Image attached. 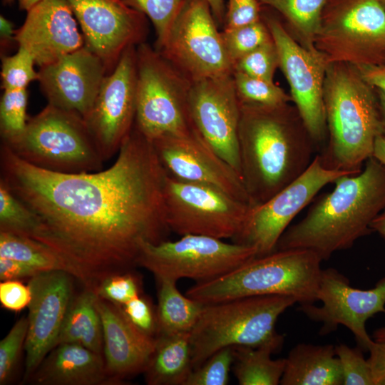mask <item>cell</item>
I'll list each match as a JSON object with an SVG mask.
<instances>
[{"instance_id": "6da1fadb", "label": "cell", "mask_w": 385, "mask_h": 385, "mask_svg": "<svg viewBox=\"0 0 385 385\" xmlns=\"http://www.w3.org/2000/svg\"><path fill=\"white\" fill-rule=\"evenodd\" d=\"M0 180L34 213L32 238L51 248L74 278L96 289L138 265L143 245L166 240V172L135 126L114 163L68 174L34 166L0 148Z\"/></svg>"}, {"instance_id": "7a4b0ae2", "label": "cell", "mask_w": 385, "mask_h": 385, "mask_svg": "<svg viewBox=\"0 0 385 385\" xmlns=\"http://www.w3.org/2000/svg\"><path fill=\"white\" fill-rule=\"evenodd\" d=\"M240 175L250 206L264 203L309 167L314 141L288 105H240Z\"/></svg>"}, {"instance_id": "3957f363", "label": "cell", "mask_w": 385, "mask_h": 385, "mask_svg": "<svg viewBox=\"0 0 385 385\" xmlns=\"http://www.w3.org/2000/svg\"><path fill=\"white\" fill-rule=\"evenodd\" d=\"M364 164L359 173L337 179L334 189L284 231L275 250H309L325 260L372 232L371 223L385 209V165L373 156Z\"/></svg>"}, {"instance_id": "277c9868", "label": "cell", "mask_w": 385, "mask_h": 385, "mask_svg": "<svg viewBox=\"0 0 385 385\" xmlns=\"http://www.w3.org/2000/svg\"><path fill=\"white\" fill-rule=\"evenodd\" d=\"M358 68L329 63L324 103L329 143L320 155L324 167L359 173L372 156L375 140L384 135L378 96Z\"/></svg>"}, {"instance_id": "5b68a950", "label": "cell", "mask_w": 385, "mask_h": 385, "mask_svg": "<svg viewBox=\"0 0 385 385\" xmlns=\"http://www.w3.org/2000/svg\"><path fill=\"white\" fill-rule=\"evenodd\" d=\"M322 260L305 249L275 250L231 272L189 288L186 295L202 304L260 295H286L299 305L314 304Z\"/></svg>"}, {"instance_id": "8992f818", "label": "cell", "mask_w": 385, "mask_h": 385, "mask_svg": "<svg viewBox=\"0 0 385 385\" xmlns=\"http://www.w3.org/2000/svg\"><path fill=\"white\" fill-rule=\"evenodd\" d=\"M295 303L292 297L274 294L204 304L190 332L193 369L225 347L272 346L279 351L284 337L276 322Z\"/></svg>"}, {"instance_id": "52a82bcc", "label": "cell", "mask_w": 385, "mask_h": 385, "mask_svg": "<svg viewBox=\"0 0 385 385\" xmlns=\"http://www.w3.org/2000/svg\"><path fill=\"white\" fill-rule=\"evenodd\" d=\"M14 155L46 170L68 174L103 170L104 160L78 113L47 106L19 136L1 141Z\"/></svg>"}, {"instance_id": "ba28073f", "label": "cell", "mask_w": 385, "mask_h": 385, "mask_svg": "<svg viewBox=\"0 0 385 385\" xmlns=\"http://www.w3.org/2000/svg\"><path fill=\"white\" fill-rule=\"evenodd\" d=\"M135 128L153 141L165 135H186L194 130L188 109L191 81L157 49L136 46Z\"/></svg>"}, {"instance_id": "9c48e42d", "label": "cell", "mask_w": 385, "mask_h": 385, "mask_svg": "<svg viewBox=\"0 0 385 385\" xmlns=\"http://www.w3.org/2000/svg\"><path fill=\"white\" fill-rule=\"evenodd\" d=\"M315 48L329 63H385V8L379 0H327Z\"/></svg>"}, {"instance_id": "30bf717a", "label": "cell", "mask_w": 385, "mask_h": 385, "mask_svg": "<svg viewBox=\"0 0 385 385\" xmlns=\"http://www.w3.org/2000/svg\"><path fill=\"white\" fill-rule=\"evenodd\" d=\"M255 247L202 235L143 245L138 265L156 279L188 278L203 282L221 277L257 257Z\"/></svg>"}, {"instance_id": "8fae6325", "label": "cell", "mask_w": 385, "mask_h": 385, "mask_svg": "<svg viewBox=\"0 0 385 385\" xmlns=\"http://www.w3.org/2000/svg\"><path fill=\"white\" fill-rule=\"evenodd\" d=\"M163 196L168 227L180 236L233 240L251 207L215 188L181 181L167 174Z\"/></svg>"}, {"instance_id": "7c38bea8", "label": "cell", "mask_w": 385, "mask_h": 385, "mask_svg": "<svg viewBox=\"0 0 385 385\" xmlns=\"http://www.w3.org/2000/svg\"><path fill=\"white\" fill-rule=\"evenodd\" d=\"M157 50L191 82L233 71L207 0H188Z\"/></svg>"}, {"instance_id": "4fadbf2b", "label": "cell", "mask_w": 385, "mask_h": 385, "mask_svg": "<svg viewBox=\"0 0 385 385\" xmlns=\"http://www.w3.org/2000/svg\"><path fill=\"white\" fill-rule=\"evenodd\" d=\"M356 173L328 169L322 164L320 155H315L297 178L264 203L250 207L233 242L255 247L257 256L271 253L290 222L321 189L341 176Z\"/></svg>"}, {"instance_id": "5bb4252c", "label": "cell", "mask_w": 385, "mask_h": 385, "mask_svg": "<svg viewBox=\"0 0 385 385\" xmlns=\"http://www.w3.org/2000/svg\"><path fill=\"white\" fill-rule=\"evenodd\" d=\"M276 46L279 67L291 91L292 101L314 143L322 142L327 128L324 103V83L329 63L317 49L299 44L275 16L261 11Z\"/></svg>"}, {"instance_id": "9a60e30c", "label": "cell", "mask_w": 385, "mask_h": 385, "mask_svg": "<svg viewBox=\"0 0 385 385\" xmlns=\"http://www.w3.org/2000/svg\"><path fill=\"white\" fill-rule=\"evenodd\" d=\"M137 103L136 46L128 48L105 77L95 102L84 118L103 160L118 153L133 130Z\"/></svg>"}, {"instance_id": "2e32d148", "label": "cell", "mask_w": 385, "mask_h": 385, "mask_svg": "<svg viewBox=\"0 0 385 385\" xmlns=\"http://www.w3.org/2000/svg\"><path fill=\"white\" fill-rule=\"evenodd\" d=\"M317 301L299 305V309L310 319L322 324L320 334L346 327L354 336L358 345L368 351L374 339L366 329V321L377 313L385 314V277L370 289L351 286L349 279L338 270L329 267L322 270Z\"/></svg>"}, {"instance_id": "e0dca14e", "label": "cell", "mask_w": 385, "mask_h": 385, "mask_svg": "<svg viewBox=\"0 0 385 385\" xmlns=\"http://www.w3.org/2000/svg\"><path fill=\"white\" fill-rule=\"evenodd\" d=\"M240 108L232 73L191 82L188 109L194 129L241 177Z\"/></svg>"}, {"instance_id": "ac0fdd59", "label": "cell", "mask_w": 385, "mask_h": 385, "mask_svg": "<svg viewBox=\"0 0 385 385\" xmlns=\"http://www.w3.org/2000/svg\"><path fill=\"white\" fill-rule=\"evenodd\" d=\"M83 32L85 46L103 62L108 74L128 48L144 43L146 16L123 0H67Z\"/></svg>"}, {"instance_id": "d6986e66", "label": "cell", "mask_w": 385, "mask_h": 385, "mask_svg": "<svg viewBox=\"0 0 385 385\" xmlns=\"http://www.w3.org/2000/svg\"><path fill=\"white\" fill-rule=\"evenodd\" d=\"M166 174L181 181L219 189L250 205L240 175L194 130L151 141Z\"/></svg>"}, {"instance_id": "ffe728a7", "label": "cell", "mask_w": 385, "mask_h": 385, "mask_svg": "<svg viewBox=\"0 0 385 385\" xmlns=\"http://www.w3.org/2000/svg\"><path fill=\"white\" fill-rule=\"evenodd\" d=\"M73 278L64 271L41 272L30 278L28 285L31 299L28 306L29 327L24 345V382L56 346L73 297Z\"/></svg>"}, {"instance_id": "44dd1931", "label": "cell", "mask_w": 385, "mask_h": 385, "mask_svg": "<svg viewBox=\"0 0 385 385\" xmlns=\"http://www.w3.org/2000/svg\"><path fill=\"white\" fill-rule=\"evenodd\" d=\"M38 73V81L48 104L78 113L83 118L108 75L101 59L86 46L39 67Z\"/></svg>"}, {"instance_id": "7402d4cb", "label": "cell", "mask_w": 385, "mask_h": 385, "mask_svg": "<svg viewBox=\"0 0 385 385\" xmlns=\"http://www.w3.org/2000/svg\"><path fill=\"white\" fill-rule=\"evenodd\" d=\"M15 32L19 47L28 50L39 67L51 64L85 46L67 0H40L27 11Z\"/></svg>"}, {"instance_id": "603a6c76", "label": "cell", "mask_w": 385, "mask_h": 385, "mask_svg": "<svg viewBox=\"0 0 385 385\" xmlns=\"http://www.w3.org/2000/svg\"><path fill=\"white\" fill-rule=\"evenodd\" d=\"M96 305L103 328V354L110 378L117 384L143 372L154 350L155 337L135 327L120 304L98 297Z\"/></svg>"}, {"instance_id": "cb8c5ba5", "label": "cell", "mask_w": 385, "mask_h": 385, "mask_svg": "<svg viewBox=\"0 0 385 385\" xmlns=\"http://www.w3.org/2000/svg\"><path fill=\"white\" fill-rule=\"evenodd\" d=\"M40 385H102L114 384L103 355L82 345H56L29 380Z\"/></svg>"}, {"instance_id": "d4e9b609", "label": "cell", "mask_w": 385, "mask_h": 385, "mask_svg": "<svg viewBox=\"0 0 385 385\" xmlns=\"http://www.w3.org/2000/svg\"><path fill=\"white\" fill-rule=\"evenodd\" d=\"M285 360L282 385H343L340 364L332 344L299 343Z\"/></svg>"}, {"instance_id": "484cf974", "label": "cell", "mask_w": 385, "mask_h": 385, "mask_svg": "<svg viewBox=\"0 0 385 385\" xmlns=\"http://www.w3.org/2000/svg\"><path fill=\"white\" fill-rule=\"evenodd\" d=\"M193 369L190 332L158 334L143 373L149 385H185Z\"/></svg>"}, {"instance_id": "4316f807", "label": "cell", "mask_w": 385, "mask_h": 385, "mask_svg": "<svg viewBox=\"0 0 385 385\" xmlns=\"http://www.w3.org/2000/svg\"><path fill=\"white\" fill-rule=\"evenodd\" d=\"M98 297L94 289L86 287L73 297L56 346L74 343L103 354V328L96 305Z\"/></svg>"}, {"instance_id": "83f0119b", "label": "cell", "mask_w": 385, "mask_h": 385, "mask_svg": "<svg viewBox=\"0 0 385 385\" xmlns=\"http://www.w3.org/2000/svg\"><path fill=\"white\" fill-rule=\"evenodd\" d=\"M157 281L158 334L190 332L199 319L204 304L183 295L175 280L158 279Z\"/></svg>"}, {"instance_id": "f1b7e54d", "label": "cell", "mask_w": 385, "mask_h": 385, "mask_svg": "<svg viewBox=\"0 0 385 385\" xmlns=\"http://www.w3.org/2000/svg\"><path fill=\"white\" fill-rule=\"evenodd\" d=\"M233 373L240 385L280 384L286 360L273 359L278 351L272 346H233Z\"/></svg>"}, {"instance_id": "f546056e", "label": "cell", "mask_w": 385, "mask_h": 385, "mask_svg": "<svg viewBox=\"0 0 385 385\" xmlns=\"http://www.w3.org/2000/svg\"><path fill=\"white\" fill-rule=\"evenodd\" d=\"M285 19L292 36L305 48L316 50L322 14L327 0H257Z\"/></svg>"}, {"instance_id": "4dcf8cb0", "label": "cell", "mask_w": 385, "mask_h": 385, "mask_svg": "<svg viewBox=\"0 0 385 385\" xmlns=\"http://www.w3.org/2000/svg\"><path fill=\"white\" fill-rule=\"evenodd\" d=\"M0 257L22 262L40 272L64 271L72 275L51 248L29 237L0 232Z\"/></svg>"}, {"instance_id": "1f68e13d", "label": "cell", "mask_w": 385, "mask_h": 385, "mask_svg": "<svg viewBox=\"0 0 385 385\" xmlns=\"http://www.w3.org/2000/svg\"><path fill=\"white\" fill-rule=\"evenodd\" d=\"M232 77L240 105L279 107L292 101L274 82L233 71Z\"/></svg>"}, {"instance_id": "d6a6232c", "label": "cell", "mask_w": 385, "mask_h": 385, "mask_svg": "<svg viewBox=\"0 0 385 385\" xmlns=\"http://www.w3.org/2000/svg\"><path fill=\"white\" fill-rule=\"evenodd\" d=\"M36 225L31 210L0 180V232L32 238Z\"/></svg>"}, {"instance_id": "836d02e7", "label": "cell", "mask_w": 385, "mask_h": 385, "mask_svg": "<svg viewBox=\"0 0 385 385\" xmlns=\"http://www.w3.org/2000/svg\"><path fill=\"white\" fill-rule=\"evenodd\" d=\"M188 0H123L152 21L156 34V49L164 43L170 29Z\"/></svg>"}, {"instance_id": "e575fe53", "label": "cell", "mask_w": 385, "mask_h": 385, "mask_svg": "<svg viewBox=\"0 0 385 385\" xmlns=\"http://www.w3.org/2000/svg\"><path fill=\"white\" fill-rule=\"evenodd\" d=\"M221 36L232 66L237 60L272 40L270 31L262 18L239 27L224 29Z\"/></svg>"}, {"instance_id": "d590c367", "label": "cell", "mask_w": 385, "mask_h": 385, "mask_svg": "<svg viewBox=\"0 0 385 385\" xmlns=\"http://www.w3.org/2000/svg\"><path fill=\"white\" fill-rule=\"evenodd\" d=\"M26 89L4 90L0 101V133L1 141L13 139L24 130L29 118Z\"/></svg>"}, {"instance_id": "8d00e7d4", "label": "cell", "mask_w": 385, "mask_h": 385, "mask_svg": "<svg viewBox=\"0 0 385 385\" xmlns=\"http://www.w3.org/2000/svg\"><path fill=\"white\" fill-rule=\"evenodd\" d=\"M35 64L32 54L22 47H19L12 56H4L1 71L3 90L26 89L31 82L38 81V73L34 69Z\"/></svg>"}, {"instance_id": "74e56055", "label": "cell", "mask_w": 385, "mask_h": 385, "mask_svg": "<svg viewBox=\"0 0 385 385\" xmlns=\"http://www.w3.org/2000/svg\"><path fill=\"white\" fill-rule=\"evenodd\" d=\"M233 361V347L223 348L192 369L185 385H226Z\"/></svg>"}, {"instance_id": "f35d334b", "label": "cell", "mask_w": 385, "mask_h": 385, "mask_svg": "<svg viewBox=\"0 0 385 385\" xmlns=\"http://www.w3.org/2000/svg\"><path fill=\"white\" fill-rule=\"evenodd\" d=\"M277 67L279 56L272 38V40L237 60L233 64V71L274 82V75Z\"/></svg>"}, {"instance_id": "ab89813d", "label": "cell", "mask_w": 385, "mask_h": 385, "mask_svg": "<svg viewBox=\"0 0 385 385\" xmlns=\"http://www.w3.org/2000/svg\"><path fill=\"white\" fill-rule=\"evenodd\" d=\"M343 376V385H374L369 361L359 346L339 343L334 346Z\"/></svg>"}, {"instance_id": "60d3db41", "label": "cell", "mask_w": 385, "mask_h": 385, "mask_svg": "<svg viewBox=\"0 0 385 385\" xmlns=\"http://www.w3.org/2000/svg\"><path fill=\"white\" fill-rule=\"evenodd\" d=\"M29 327L27 317H22L0 342V384L11 378L21 350L24 348Z\"/></svg>"}, {"instance_id": "b9f144b4", "label": "cell", "mask_w": 385, "mask_h": 385, "mask_svg": "<svg viewBox=\"0 0 385 385\" xmlns=\"http://www.w3.org/2000/svg\"><path fill=\"white\" fill-rule=\"evenodd\" d=\"M95 291L98 297L120 305L140 294L139 279L130 271L106 278Z\"/></svg>"}, {"instance_id": "7bdbcfd3", "label": "cell", "mask_w": 385, "mask_h": 385, "mask_svg": "<svg viewBox=\"0 0 385 385\" xmlns=\"http://www.w3.org/2000/svg\"><path fill=\"white\" fill-rule=\"evenodd\" d=\"M120 306L135 327L145 334L156 337L158 334L156 311L145 297L140 294Z\"/></svg>"}, {"instance_id": "ee69618b", "label": "cell", "mask_w": 385, "mask_h": 385, "mask_svg": "<svg viewBox=\"0 0 385 385\" xmlns=\"http://www.w3.org/2000/svg\"><path fill=\"white\" fill-rule=\"evenodd\" d=\"M260 4L257 0H228L224 29L249 24L261 19Z\"/></svg>"}, {"instance_id": "f6af8a7d", "label": "cell", "mask_w": 385, "mask_h": 385, "mask_svg": "<svg viewBox=\"0 0 385 385\" xmlns=\"http://www.w3.org/2000/svg\"><path fill=\"white\" fill-rule=\"evenodd\" d=\"M31 299L29 285L19 280H5L0 283V302L4 308L19 312L28 307Z\"/></svg>"}, {"instance_id": "bcb514c9", "label": "cell", "mask_w": 385, "mask_h": 385, "mask_svg": "<svg viewBox=\"0 0 385 385\" xmlns=\"http://www.w3.org/2000/svg\"><path fill=\"white\" fill-rule=\"evenodd\" d=\"M40 272H41L22 262L0 257L1 281L19 280L25 277L31 278Z\"/></svg>"}, {"instance_id": "7dc6e473", "label": "cell", "mask_w": 385, "mask_h": 385, "mask_svg": "<svg viewBox=\"0 0 385 385\" xmlns=\"http://www.w3.org/2000/svg\"><path fill=\"white\" fill-rule=\"evenodd\" d=\"M368 351L374 385H385V342L374 340Z\"/></svg>"}, {"instance_id": "c3c4849f", "label": "cell", "mask_w": 385, "mask_h": 385, "mask_svg": "<svg viewBox=\"0 0 385 385\" xmlns=\"http://www.w3.org/2000/svg\"><path fill=\"white\" fill-rule=\"evenodd\" d=\"M356 68L369 85L385 92V63L360 66Z\"/></svg>"}, {"instance_id": "681fc988", "label": "cell", "mask_w": 385, "mask_h": 385, "mask_svg": "<svg viewBox=\"0 0 385 385\" xmlns=\"http://www.w3.org/2000/svg\"><path fill=\"white\" fill-rule=\"evenodd\" d=\"M16 31L14 29L12 23L4 17L0 16V37L1 44L8 43L11 40L14 41Z\"/></svg>"}, {"instance_id": "f907efd6", "label": "cell", "mask_w": 385, "mask_h": 385, "mask_svg": "<svg viewBox=\"0 0 385 385\" xmlns=\"http://www.w3.org/2000/svg\"><path fill=\"white\" fill-rule=\"evenodd\" d=\"M210 8L216 23L218 24H223L225 22V6L224 0H207Z\"/></svg>"}, {"instance_id": "816d5d0a", "label": "cell", "mask_w": 385, "mask_h": 385, "mask_svg": "<svg viewBox=\"0 0 385 385\" xmlns=\"http://www.w3.org/2000/svg\"><path fill=\"white\" fill-rule=\"evenodd\" d=\"M372 156L385 165V135H381L376 139Z\"/></svg>"}, {"instance_id": "f5cc1de1", "label": "cell", "mask_w": 385, "mask_h": 385, "mask_svg": "<svg viewBox=\"0 0 385 385\" xmlns=\"http://www.w3.org/2000/svg\"><path fill=\"white\" fill-rule=\"evenodd\" d=\"M370 227L385 240V209L372 221Z\"/></svg>"}, {"instance_id": "db71d44e", "label": "cell", "mask_w": 385, "mask_h": 385, "mask_svg": "<svg viewBox=\"0 0 385 385\" xmlns=\"http://www.w3.org/2000/svg\"><path fill=\"white\" fill-rule=\"evenodd\" d=\"M377 94L382 118L384 135H385V92L377 89Z\"/></svg>"}, {"instance_id": "11a10c76", "label": "cell", "mask_w": 385, "mask_h": 385, "mask_svg": "<svg viewBox=\"0 0 385 385\" xmlns=\"http://www.w3.org/2000/svg\"><path fill=\"white\" fill-rule=\"evenodd\" d=\"M14 1H16L18 2L19 6L21 9L27 11L40 0H4V2L11 3Z\"/></svg>"}, {"instance_id": "9f6ffc18", "label": "cell", "mask_w": 385, "mask_h": 385, "mask_svg": "<svg viewBox=\"0 0 385 385\" xmlns=\"http://www.w3.org/2000/svg\"><path fill=\"white\" fill-rule=\"evenodd\" d=\"M373 339L376 342H385V327L374 332Z\"/></svg>"}, {"instance_id": "6f0895ef", "label": "cell", "mask_w": 385, "mask_h": 385, "mask_svg": "<svg viewBox=\"0 0 385 385\" xmlns=\"http://www.w3.org/2000/svg\"><path fill=\"white\" fill-rule=\"evenodd\" d=\"M381 4L383 5V6L385 8V0H379Z\"/></svg>"}]
</instances>
